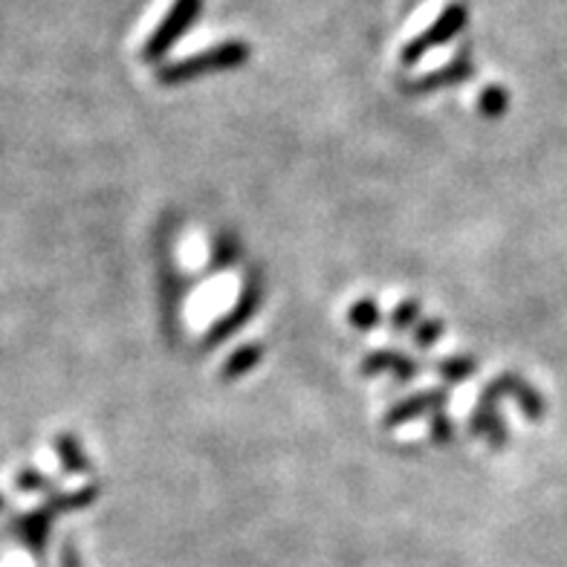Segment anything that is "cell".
Listing matches in <instances>:
<instances>
[{
	"label": "cell",
	"mask_w": 567,
	"mask_h": 567,
	"mask_svg": "<svg viewBox=\"0 0 567 567\" xmlns=\"http://www.w3.org/2000/svg\"><path fill=\"white\" fill-rule=\"evenodd\" d=\"M472 371H475V362H472L470 357L449 359V362H443V365H441V373L446 377L449 382H461L463 377H470Z\"/></svg>",
	"instance_id": "12"
},
{
	"label": "cell",
	"mask_w": 567,
	"mask_h": 567,
	"mask_svg": "<svg viewBox=\"0 0 567 567\" xmlns=\"http://www.w3.org/2000/svg\"><path fill=\"white\" fill-rule=\"evenodd\" d=\"M200 7H203V0H174V7L168 9V16L159 21L157 32L151 35V41L145 44V50H142V59L145 61L163 59V55L177 44L179 38H183V32L197 21Z\"/></svg>",
	"instance_id": "2"
},
{
	"label": "cell",
	"mask_w": 567,
	"mask_h": 567,
	"mask_svg": "<svg viewBox=\"0 0 567 567\" xmlns=\"http://www.w3.org/2000/svg\"><path fill=\"white\" fill-rule=\"evenodd\" d=\"M466 18H470V12H466L463 3H449V7L441 12V18H437V21L423 32V35H417L411 44H405L403 64H414V61L423 59L432 47H441L446 44V41H452V38L463 30Z\"/></svg>",
	"instance_id": "3"
},
{
	"label": "cell",
	"mask_w": 567,
	"mask_h": 567,
	"mask_svg": "<svg viewBox=\"0 0 567 567\" xmlns=\"http://www.w3.org/2000/svg\"><path fill=\"white\" fill-rule=\"evenodd\" d=\"M443 403V391H425V394L411 396L405 403H400L396 409L389 411V417H385V425H396V423H409V420L420 417L425 411L437 409Z\"/></svg>",
	"instance_id": "5"
},
{
	"label": "cell",
	"mask_w": 567,
	"mask_h": 567,
	"mask_svg": "<svg viewBox=\"0 0 567 567\" xmlns=\"http://www.w3.org/2000/svg\"><path fill=\"white\" fill-rule=\"evenodd\" d=\"M64 567H79V561H73V550H64Z\"/></svg>",
	"instance_id": "18"
},
{
	"label": "cell",
	"mask_w": 567,
	"mask_h": 567,
	"mask_svg": "<svg viewBox=\"0 0 567 567\" xmlns=\"http://www.w3.org/2000/svg\"><path fill=\"white\" fill-rule=\"evenodd\" d=\"M55 446H59V457H61V463H64V470H68V472H84V470H87V461H84L82 449H79V443H75L73 437L61 434L59 441H55Z\"/></svg>",
	"instance_id": "8"
},
{
	"label": "cell",
	"mask_w": 567,
	"mask_h": 567,
	"mask_svg": "<svg viewBox=\"0 0 567 567\" xmlns=\"http://www.w3.org/2000/svg\"><path fill=\"white\" fill-rule=\"evenodd\" d=\"M380 373V371H394L396 380L400 382H409L411 373H414V365H411L409 359H403L400 353H391V351H380V353H371V357L362 362V373Z\"/></svg>",
	"instance_id": "7"
},
{
	"label": "cell",
	"mask_w": 567,
	"mask_h": 567,
	"mask_svg": "<svg viewBox=\"0 0 567 567\" xmlns=\"http://www.w3.org/2000/svg\"><path fill=\"white\" fill-rule=\"evenodd\" d=\"M472 73H475V68H472V61H470V50H463L452 64L423 75V79H417V82H409L405 84V90H409V93H432V90H441V87H449V84L463 82V79H470Z\"/></svg>",
	"instance_id": "4"
},
{
	"label": "cell",
	"mask_w": 567,
	"mask_h": 567,
	"mask_svg": "<svg viewBox=\"0 0 567 567\" xmlns=\"http://www.w3.org/2000/svg\"><path fill=\"white\" fill-rule=\"evenodd\" d=\"M93 501V489H82V493L70 495V498H50V513H59V509H75V507H84Z\"/></svg>",
	"instance_id": "13"
},
{
	"label": "cell",
	"mask_w": 567,
	"mask_h": 567,
	"mask_svg": "<svg viewBox=\"0 0 567 567\" xmlns=\"http://www.w3.org/2000/svg\"><path fill=\"white\" fill-rule=\"evenodd\" d=\"M504 107H507V93L501 87H486L484 93H481V111H484L486 116H501Z\"/></svg>",
	"instance_id": "10"
},
{
	"label": "cell",
	"mask_w": 567,
	"mask_h": 567,
	"mask_svg": "<svg viewBox=\"0 0 567 567\" xmlns=\"http://www.w3.org/2000/svg\"><path fill=\"white\" fill-rule=\"evenodd\" d=\"M0 509H3V495H0Z\"/></svg>",
	"instance_id": "19"
},
{
	"label": "cell",
	"mask_w": 567,
	"mask_h": 567,
	"mask_svg": "<svg viewBox=\"0 0 567 567\" xmlns=\"http://www.w3.org/2000/svg\"><path fill=\"white\" fill-rule=\"evenodd\" d=\"M449 434H452V423L443 417L434 420V437H437V441H443V437H449Z\"/></svg>",
	"instance_id": "17"
},
{
	"label": "cell",
	"mask_w": 567,
	"mask_h": 567,
	"mask_svg": "<svg viewBox=\"0 0 567 567\" xmlns=\"http://www.w3.org/2000/svg\"><path fill=\"white\" fill-rule=\"evenodd\" d=\"M380 321V313H377V307L371 301H359L357 307L351 310V324L359 330H371L373 324Z\"/></svg>",
	"instance_id": "11"
},
{
	"label": "cell",
	"mask_w": 567,
	"mask_h": 567,
	"mask_svg": "<svg viewBox=\"0 0 567 567\" xmlns=\"http://www.w3.org/2000/svg\"><path fill=\"white\" fill-rule=\"evenodd\" d=\"M16 530L21 533V538L32 550H41L47 542V533H50V509H38V513L18 518Z\"/></svg>",
	"instance_id": "6"
},
{
	"label": "cell",
	"mask_w": 567,
	"mask_h": 567,
	"mask_svg": "<svg viewBox=\"0 0 567 567\" xmlns=\"http://www.w3.org/2000/svg\"><path fill=\"white\" fill-rule=\"evenodd\" d=\"M441 321H425V324H420L417 328V337H414V342L420 344V348H429L432 342H437L441 339Z\"/></svg>",
	"instance_id": "14"
},
{
	"label": "cell",
	"mask_w": 567,
	"mask_h": 567,
	"mask_svg": "<svg viewBox=\"0 0 567 567\" xmlns=\"http://www.w3.org/2000/svg\"><path fill=\"white\" fill-rule=\"evenodd\" d=\"M261 362V351L258 348H244V351H238L235 357L226 362L224 368V377L226 380H231V377H240V373H247L249 368H255Z\"/></svg>",
	"instance_id": "9"
},
{
	"label": "cell",
	"mask_w": 567,
	"mask_h": 567,
	"mask_svg": "<svg viewBox=\"0 0 567 567\" xmlns=\"http://www.w3.org/2000/svg\"><path fill=\"white\" fill-rule=\"evenodd\" d=\"M417 319V305L414 301H405V305H400L394 310V328H405V324H411V321Z\"/></svg>",
	"instance_id": "15"
},
{
	"label": "cell",
	"mask_w": 567,
	"mask_h": 567,
	"mask_svg": "<svg viewBox=\"0 0 567 567\" xmlns=\"http://www.w3.org/2000/svg\"><path fill=\"white\" fill-rule=\"evenodd\" d=\"M249 59V47L244 41H226V44H217L212 50H203V53L192 55L186 61H177V64H168V68L159 70V82L163 84H179L192 82L203 73H217V70H231L240 68L244 61Z\"/></svg>",
	"instance_id": "1"
},
{
	"label": "cell",
	"mask_w": 567,
	"mask_h": 567,
	"mask_svg": "<svg viewBox=\"0 0 567 567\" xmlns=\"http://www.w3.org/2000/svg\"><path fill=\"white\" fill-rule=\"evenodd\" d=\"M18 486H21V489H47V481L41 478L35 470H23L21 475H18Z\"/></svg>",
	"instance_id": "16"
}]
</instances>
